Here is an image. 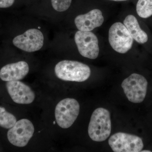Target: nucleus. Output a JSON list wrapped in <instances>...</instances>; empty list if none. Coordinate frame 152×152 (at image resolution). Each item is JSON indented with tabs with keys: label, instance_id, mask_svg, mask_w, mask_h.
Instances as JSON below:
<instances>
[{
	"label": "nucleus",
	"instance_id": "2eb2a0df",
	"mask_svg": "<svg viewBox=\"0 0 152 152\" xmlns=\"http://www.w3.org/2000/svg\"><path fill=\"white\" fill-rule=\"evenodd\" d=\"M16 122V118L13 114L7 111L4 108L0 107V126L10 129Z\"/></svg>",
	"mask_w": 152,
	"mask_h": 152
},
{
	"label": "nucleus",
	"instance_id": "f257e3e1",
	"mask_svg": "<svg viewBox=\"0 0 152 152\" xmlns=\"http://www.w3.org/2000/svg\"><path fill=\"white\" fill-rule=\"evenodd\" d=\"M111 129L110 112L104 108L96 109L91 117L88 128L90 138L95 142L104 141L110 135Z\"/></svg>",
	"mask_w": 152,
	"mask_h": 152
},
{
	"label": "nucleus",
	"instance_id": "f3484780",
	"mask_svg": "<svg viewBox=\"0 0 152 152\" xmlns=\"http://www.w3.org/2000/svg\"><path fill=\"white\" fill-rule=\"evenodd\" d=\"M15 0H0V8H6L13 5Z\"/></svg>",
	"mask_w": 152,
	"mask_h": 152
},
{
	"label": "nucleus",
	"instance_id": "f8f14e48",
	"mask_svg": "<svg viewBox=\"0 0 152 152\" xmlns=\"http://www.w3.org/2000/svg\"><path fill=\"white\" fill-rule=\"evenodd\" d=\"M29 71L28 63L24 61L8 64L0 70V78L4 81L20 80L26 77Z\"/></svg>",
	"mask_w": 152,
	"mask_h": 152
},
{
	"label": "nucleus",
	"instance_id": "6e6552de",
	"mask_svg": "<svg viewBox=\"0 0 152 152\" xmlns=\"http://www.w3.org/2000/svg\"><path fill=\"white\" fill-rule=\"evenodd\" d=\"M75 40L81 56L91 59L97 58L99 48V41L95 34L91 32L78 31L75 35Z\"/></svg>",
	"mask_w": 152,
	"mask_h": 152
},
{
	"label": "nucleus",
	"instance_id": "4468645a",
	"mask_svg": "<svg viewBox=\"0 0 152 152\" xmlns=\"http://www.w3.org/2000/svg\"><path fill=\"white\" fill-rule=\"evenodd\" d=\"M137 13L141 18H147L152 15V0H139L136 6Z\"/></svg>",
	"mask_w": 152,
	"mask_h": 152
},
{
	"label": "nucleus",
	"instance_id": "0eeeda50",
	"mask_svg": "<svg viewBox=\"0 0 152 152\" xmlns=\"http://www.w3.org/2000/svg\"><path fill=\"white\" fill-rule=\"evenodd\" d=\"M34 127L32 123L27 119H23L17 121L7 132L8 140L12 145L18 147L27 145L32 137Z\"/></svg>",
	"mask_w": 152,
	"mask_h": 152
},
{
	"label": "nucleus",
	"instance_id": "f03ea898",
	"mask_svg": "<svg viewBox=\"0 0 152 152\" xmlns=\"http://www.w3.org/2000/svg\"><path fill=\"white\" fill-rule=\"evenodd\" d=\"M55 72L58 78L66 81L83 82L89 78L91 69L77 61L64 60L56 65Z\"/></svg>",
	"mask_w": 152,
	"mask_h": 152
},
{
	"label": "nucleus",
	"instance_id": "9b49d317",
	"mask_svg": "<svg viewBox=\"0 0 152 152\" xmlns=\"http://www.w3.org/2000/svg\"><path fill=\"white\" fill-rule=\"evenodd\" d=\"M104 18L102 11L94 9L88 13L77 16L75 20V23L79 31H91L95 28L102 25Z\"/></svg>",
	"mask_w": 152,
	"mask_h": 152
},
{
	"label": "nucleus",
	"instance_id": "dca6fc26",
	"mask_svg": "<svg viewBox=\"0 0 152 152\" xmlns=\"http://www.w3.org/2000/svg\"><path fill=\"white\" fill-rule=\"evenodd\" d=\"M72 0H51L53 7L59 12H64L69 8Z\"/></svg>",
	"mask_w": 152,
	"mask_h": 152
},
{
	"label": "nucleus",
	"instance_id": "423d86ee",
	"mask_svg": "<svg viewBox=\"0 0 152 152\" xmlns=\"http://www.w3.org/2000/svg\"><path fill=\"white\" fill-rule=\"evenodd\" d=\"M108 143L115 152H139L142 150V140L138 136L127 133L118 132L110 138Z\"/></svg>",
	"mask_w": 152,
	"mask_h": 152
},
{
	"label": "nucleus",
	"instance_id": "1a4fd4ad",
	"mask_svg": "<svg viewBox=\"0 0 152 152\" xmlns=\"http://www.w3.org/2000/svg\"><path fill=\"white\" fill-rule=\"evenodd\" d=\"M44 37L39 30L31 28L13 40L14 45L24 51L32 53L42 48L44 45Z\"/></svg>",
	"mask_w": 152,
	"mask_h": 152
},
{
	"label": "nucleus",
	"instance_id": "6ab92c4d",
	"mask_svg": "<svg viewBox=\"0 0 152 152\" xmlns=\"http://www.w3.org/2000/svg\"><path fill=\"white\" fill-rule=\"evenodd\" d=\"M142 152H151V151H148V150H144V151H142Z\"/></svg>",
	"mask_w": 152,
	"mask_h": 152
},
{
	"label": "nucleus",
	"instance_id": "39448f33",
	"mask_svg": "<svg viewBox=\"0 0 152 152\" xmlns=\"http://www.w3.org/2000/svg\"><path fill=\"white\" fill-rule=\"evenodd\" d=\"M109 41L115 51L124 54L132 48L133 38L124 25L117 22L109 30Z\"/></svg>",
	"mask_w": 152,
	"mask_h": 152
},
{
	"label": "nucleus",
	"instance_id": "20e7f679",
	"mask_svg": "<svg viewBox=\"0 0 152 152\" xmlns=\"http://www.w3.org/2000/svg\"><path fill=\"white\" fill-rule=\"evenodd\" d=\"M148 85V81L144 76L134 73L123 81L121 86L130 102L140 103L146 96Z\"/></svg>",
	"mask_w": 152,
	"mask_h": 152
},
{
	"label": "nucleus",
	"instance_id": "9d476101",
	"mask_svg": "<svg viewBox=\"0 0 152 152\" xmlns=\"http://www.w3.org/2000/svg\"><path fill=\"white\" fill-rule=\"evenodd\" d=\"M6 88L11 98L16 103L29 104L35 99V94L31 87L20 80L7 82Z\"/></svg>",
	"mask_w": 152,
	"mask_h": 152
},
{
	"label": "nucleus",
	"instance_id": "ddd939ff",
	"mask_svg": "<svg viewBox=\"0 0 152 152\" xmlns=\"http://www.w3.org/2000/svg\"><path fill=\"white\" fill-rule=\"evenodd\" d=\"M124 23L133 39L137 42L141 44L147 42L148 39V35L140 27L135 17L129 15L125 18Z\"/></svg>",
	"mask_w": 152,
	"mask_h": 152
},
{
	"label": "nucleus",
	"instance_id": "a211bd4d",
	"mask_svg": "<svg viewBox=\"0 0 152 152\" xmlns=\"http://www.w3.org/2000/svg\"><path fill=\"white\" fill-rule=\"evenodd\" d=\"M110 1H127V0H110Z\"/></svg>",
	"mask_w": 152,
	"mask_h": 152
},
{
	"label": "nucleus",
	"instance_id": "7ed1b4c3",
	"mask_svg": "<svg viewBox=\"0 0 152 152\" xmlns=\"http://www.w3.org/2000/svg\"><path fill=\"white\" fill-rule=\"evenodd\" d=\"M80 111V104L75 99L66 98L62 100L55 108L57 124L62 129L70 127L78 116Z\"/></svg>",
	"mask_w": 152,
	"mask_h": 152
}]
</instances>
